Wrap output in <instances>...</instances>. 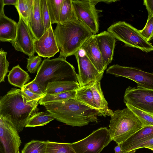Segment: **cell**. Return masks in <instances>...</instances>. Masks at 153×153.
Listing matches in <instances>:
<instances>
[{"label":"cell","mask_w":153,"mask_h":153,"mask_svg":"<svg viewBox=\"0 0 153 153\" xmlns=\"http://www.w3.org/2000/svg\"><path fill=\"white\" fill-rule=\"evenodd\" d=\"M40 100L29 101L20 89L12 88L1 98L0 115L10 121L20 132L30 118L38 112Z\"/></svg>","instance_id":"1"},{"label":"cell","mask_w":153,"mask_h":153,"mask_svg":"<svg viewBox=\"0 0 153 153\" xmlns=\"http://www.w3.org/2000/svg\"><path fill=\"white\" fill-rule=\"evenodd\" d=\"M57 120L73 126L81 127L97 122L102 115L98 111L84 105L76 98L42 105Z\"/></svg>","instance_id":"2"},{"label":"cell","mask_w":153,"mask_h":153,"mask_svg":"<svg viewBox=\"0 0 153 153\" xmlns=\"http://www.w3.org/2000/svg\"><path fill=\"white\" fill-rule=\"evenodd\" d=\"M54 32L60 52L59 57L66 59L74 55L93 35L79 20L57 24Z\"/></svg>","instance_id":"3"},{"label":"cell","mask_w":153,"mask_h":153,"mask_svg":"<svg viewBox=\"0 0 153 153\" xmlns=\"http://www.w3.org/2000/svg\"><path fill=\"white\" fill-rule=\"evenodd\" d=\"M77 75L72 65L66 59L59 57L51 59H44L34 80L45 92L50 83L58 81H73L78 82Z\"/></svg>","instance_id":"4"},{"label":"cell","mask_w":153,"mask_h":153,"mask_svg":"<svg viewBox=\"0 0 153 153\" xmlns=\"http://www.w3.org/2000/svg\"><path fill=\"white\" fill-rule=\"evenodd\" d=\"M108 130L111 140L120 144L142 128V123L128 108L117 109L113 112Z\"/></svg>","instance_id":"5"},{"label":"cell","mask_w":153,"mask_h":153,"mask_svg":"<svg viewBox=\"0 0 153 153\" xmlns=\"http://www.w3.org/2000/svg\"><path fill=\"white\" fill-rule=\"evenodd\" d=\"M107 31L126 46L147 53L153 51V45L143 36L140 30L124 21H119L111 25Z\"/></svg>","instance_id":"6"},{"label":"cell","mask_w":153,"mask_h":153,"mask_svg":"<svg viewBox=\"0 0 153 153\" xmlns=\"http://www.w3.org/2000/svg\"><path fill=\"white\" fill-rule=\"evenodd\" d=\"M111 141L108 129L101 127L72 145L76 153H100Z\"/></svg>","instance_id":"7"},{"label":"cell","mask_w":153,"mask_h":153,"mask_svg":"<svg viewBox=\"0 0 153 153\" xmlns=\"http://www.w3.org/2000/svg\"><path fill=\"white\" fill-rule=\"evenodd\" d=\"M101 0H72L77 19L83 24L94 35L99 32L100 11L95 7Z\"/></svg>","instance_id":"8"},{"label":"cell","mask_w":153,"mask_h":153,"mask_svg":"<svg viewBox=\"0 0 153 153\" xmlns=\"http://www.w3.org/2000/svg\"><path fill=\"white\" fill-rule=\"evenodd\" d=\"M106 73L116 76H122L137 83V87L153 90V73H150L139 68L115 64L110 66Z\"/></svg>","instance_id":"9"},{"label":"cell","mask_w":153,"mask_h":153,"mask_svg":"<svg viewBox=\"0 0 153 153\" xmlns=\"http://www.w3.org/2000/svg\"><path fill=\"white\" fill-rule=\"evenodd\" d=\"M78 65V82L80 87L92 85L100 81L103 73H100L81 48L75 54Z\"/></svg>","instance_id":"10"},{"label":"cell","mask_w":153,"mask_h":153,"mask_svg":"<svg viewBox=\"0 0 153 153\" xmlns=\"http://www.w3.org/2000/svg\"><path fill=\"white\" fill-rule=\"evenodd\" d=\"M123 101L125 104L153 114V90L128 86L125 90Z\"/></svg>","instance_id":"11"},{"label":"cell","mask_w":153,"mask_h":153,"mask_svg":"<svg viewBox=\"0 0 153 153\" xmlns=\"http://www.w3.org/2000/svg\"><path fill=\"white\" fill-rule=\"evenodd\" d=\"M19 132L10 121L0 115V140L4 153H18L21 143Z\"/></svg>","instance_id":"12"},{"label":"cell","mask_w":153,"mask_h":153,"mask_svg":"<svg viewBox=\"0 0 153 153\" xmlns=\"http://www.w3.org/2000/svg\"><path fill=\"white\" fill-rule=\"evenodd\" d=\"M34 40L28 26L19 16L16 38L11 43L12 46L16 51L22 52L28 56H31L36 53Z\"/></svg>","instance_id":"13"},{"label":"cell","mask_w":153,"mask_h":153,"mask_svg":"<svg viewBox=\"0 0 153 153\" xmlns=\"http://www.w3.org/2000/svg\"><path fill=\"white\" fill-rule=\"evenodd\" d=\"M36 52L44 58H50L59 52L52 25L38 39L34 40Z\"/></svg>","instance_id":"14"},{"label":"cell","mask_w":153,"mask_h":153,"mask_svg":"<svg viewBox=\"0 0 153 153\" xmlns=\"http://www.w3.org/2000/svg\"><path fill=\"white\" fill-rule=\"evenodd\" d=\"M95 36L106 69L113 59L116 39L107 31L102 32Z\"/></svg>","instance_id":"15"},{"label":"cell","mask_w":153,"mask_h":153,"mask_svg":"<svg viewBox=\"0 0 153 153\" xmlns=\"http://www.w3.org/2000/svg\"><path fill=\"white\" fill-rule=\"evenodd\" d=\"M81 48L98 71L100 73H104L106 69L95 35L88 39Z\"/></svg>","instance_id":"16"},{"label":"cell","mask_w":153,"mask_h":153,"mask_svg":"<svg viewBox=\"0 0 153 153\" xmlns=\"http://www.w3.org/2000/svg\"><path fill=\"white\" fill-rule=\"evenodd\" d=\"M153 138V126H143L126 140L120 144L122 153L131 151L137 145Z\"/></svg>","instance_id":"17"},{"label":"cell","mask_w":153,"mask_h":153,"mask_svg":"<svg viewBox=\"0 0 153 153\" xmlns=\"http://www.w3.org/2000/svg\"><path fill=\"white\" fill-rule=\"evenodd\" d=\"M17 23L0 13V41L12 42L15 40L17 32Z\"/></svg>","instance_id":"18"},{"label":"cell","mask_w":153,"mask_h":153,"mask_svg":"<svg viewBox=\"0 0 153 153\" xmlns=\"http://www.w3.org/2000/svg\"><path fill=\"white\" fill-rule=\"evenodd\" d=\"M40 0H35L33 13L28 26L34 40L39 39L44 33V27L40 9Z\"/></svg>","instance_id":"19"},{"label":"cell","mask_w":153,"mask_h":153,"mask_svg":"<svg viewBox=\"0 0 153 153\" xmlns=\"http://www.w3.org/2000/svg\"><path fill=\"white\" fill-rule=\"evenodd\" d=\"M91 89L96 105L102 116L104 117L112 116L113 111L108 107L101 89L100 81L94 83L91 86Z\"/></svg>","instance_id":"20"},{"label":"cell","mask_w":153,"mask_h":153,"mask_svg":"<svg viewBox=\"0 0 153 153\" xmlns=\"http://www.w3.org/2000/svg\"><path fill=\"white\" fill-rule=\"evenodd\" d=\"M79 87L78 82L73 81H58L49 83L44 93L51 95L76 90Z\"/></svg>","instance_id":"21"},{"label":"cell","mask_w":153,"mask_h":153,"mask_svg":"<svg viewBox=\"0 0 153 153\" xmlns=\"http://www.w3.org/2000/svg\"><path fill=\"white\" fill-rule=\"evenodd\" d=\"M8 81L11 85L21 88L30 79L29 74L18 65L9 72Z\"/></svg>","instance_id":"22"},{"label":"cell","mask_w":153,"mask_h":153,"mask_svg":"<svg viewBox=\"0 0 153 153\" xmlns=\"http://www.w3.org/2000/svg\"><path fill=\"white\" fill-rule=\"evenodd\" d=\"M35 0H17L15 6L19 15L27 25L32 18Z\"/></svg>","instance_id":"23"},{"label":"cell","mask_w":153,"mask_h":153,"mask_svg":"<svg viewBox=\"0 0 153 153\" xmlns=\"http://www.w3.org/2000/svg\"><path fill=\"white\" fill-rule=\"evenodd\" d=\"M59 24L78 20L72 2V0H64L60 9Z\"/></svg>","instance_id":"24"},{"label":"cell","mask_w":153,"mask_h":153,"mask_svg":"<svg viewBox=\"0 0 153 153\" xmlns=\"http://www.w3.org/2000/svg\"><path fill=\"white\" fill-rule=\"evenodd\" d=\"M91 86L79 87L76 90L75 98L84 105L99 111L94 99Z\"/></svg>","instance_id":"25"},{"label":"cell","mask_w":153,"mask_h":153,"mask_svg":"<svg viewBox=\"0 0 153 153\" xmlns=\"http://www.w3.org/2000/svg\"><path fill=\"white\" fill-rule=\"evenodd\" d=\"M55 119L48 111H42L32 117L26 124L25 127H33L46 125Z\"/></svg>","instance_id":"26"},{"label":"cell","mask_w":153,"mask_h":153,"mask_svg":"<svg viewBox=\"0 0 153 153\" xmlns=\"http://www.w3.org/2000/svg\"><path fill=\"white\" fill-rule=\"evenodd\" d=\"M46 153H76L72 143H61L47 140Z\"/></svg>","instance_id":"27"},{"label":"cell","mask_w":153,"mask_h":153,"mask_svg":"<svg viewBox=\"0 0 153 153\" xmlns=\"http://www.w3.org/2000/svg\"><path fill=\"white\" fill-rule=\"evenodd\" d=\"M76 90H75L56 94L46 95L40 99L39 104L42 105L45 103L60 102L75 98Z\"/></svg>","instance_id":"28"},{"label":"cell","mask_w":153,"mask_h":153,"mask_svg":"<svg viewBox=\"0 0 153 153\" xmlns=\"http://www.w3.org/2000/svg\"><path fill=\"white\" fill-rule=\"evenodd\" d=\"M64 0H46L51 24L59 23L60 9Z\"/></svg>","instance_id":"29"},{"label":"cell","mask_w":153,"mask_h":153,"mask_svg":"<svg viewBox=\"0 0 153 153\" xmlns=\"http://www.w3.org/2000/svg\"><path fill=\"white\" fill-rule=\"evenodd\" d=\"M46 141L33 140L25 144L21 153H46Z\"/></svg>","instance_id":"30"},{"label":"cell","mask_w":153,"mask_h":153,"mask_svg":"<svg viewBox=\"0 0 153 153\" xmlns=\"http://www.w3.org/2000/svg\"><path fill=\"white\" fill-rule=\"evenodd\" d=\"M127 108L132 111L140 120L143 126H153V116L128 104H125Z\"/></svg>","instance_id":"31"},{"label":"cell","mask_w":153,"mask_h":153,"mask_svg":"<svg viewBox=\"0 0 153 153\" xmlns=\"http://www.w3.org/2000/svg\"><path fill=\"white\" fill-rule=\"evenodd\" d=\"M40 9L41 16L44 23L45 33L52 25L48 8L46 0H40Z\"/></svg>","instance_id":"32"},{"label":"cell","mask_w":153,"mask_h":153,"mask_svg":"<svg viewBox=\"0 0 153 153\" xmlns=\"http://www.w3.org/2000/svg\"><path fill=\"white\" fill-rule=\"evenodd\" d=\"M7 53L2 48L0 51V83L4 82V79L8 72L9 62L6 59Z\"/></svg>","instance_id":"33"},{"label":"cell","mask_w":153,"mask_h":153,"mask_svg":"<svg viewBox=\"0 0 153 153\" xmlns=\"http://www.w3.org/2000/svg\"><path fill=\"white\" fill-rule=\"evenodd\" d=\"M140 32L147 41L153 39V16L148 14L145 25Z\"/></svg>","instance_id":"34"},{"label":"cell","mask_w":153,"mask_h":153,"mask_svg":"<svg viewBox=\"0 0 153 153\" xmlns=\"http://www.w3.org/2000/svg\"><path fill=\"white\" fill-rule=\"evenodd\" d=\"M27 68L30 73H35L37 71L42 61L40 56L34 55L29 56L27 59Z\"/></svg>","instance_id":"35"},{"label":"cell","mask_w":153,"mask_h":153,"mask_svg":"<svg viewBox=\"0 0 153 153\" xmlns=\"http://www.w3.org/2000/svg\"><path fill=\"white\" fill-rule=\"evenodd\" d=\"M23 87L34 93L41 95L45 94L40 86L35 82L34 79Z\"/></svg>","instance_id":"36"},{"label":"cell","mask_w":153,"mask_h":153,"mask_svg":"<svg viewBox=\"0 0 153 153\" xmlns=\"http://www.w3.org/2000/svg\"><path fill=\"white\" fill-rule=\"evenodd\" d=\"M20 89L23 95L29 101L40 100L46 95L45 94L41 95L34 93L23 87Z\"/></svg>","instance_id":"37"},{"label":"cell","mask_w":153,"mask_h":153,"mask_svg":"<svg viewBox=\"0 0 153 153\" xmlns=\"http://www.w3.org/2000/svg\"><path fill=\"white\" fill-rule=\"evenodd\" d=\"M153 146V138L149 140H147L143 143H141L132 148L131 150L135 149L145 148L146 147Z\"/></svg>","instance_id":"38"},{"label":"cell","mask_w":153,"mask_h":153,"mask_svg":"<svg viewBox=\"0 0 153 153\" xmlns=\"http://www.w3.org/2000/svg\"><path fill=\"white\" fill-rule=\"evenodd\" d=\"M143 4L146 6L148 13L153 16V0H144Z\"/></svg>","instance_id":"39"},{"label":"cell","mask_w":153,"mask_h":153,"mask_svg":"<svg viewBox=\"0 0 153 153\" xmlns=\"http://www.w3.org/2000/svg\"><path fill=\"white\" fill-rule=\"evenodd\" d=\"M17 0H3L4 4L5 5H13L15 6Z\"/></svg>","instance_id":"40"},{"label":"cell","mask_w":153,"mask_h":153,"mask_svg":"<svg viewBox=\"0 0 153 153\" xmlns=\"http://www.w3.org/2000/svg\"><path fill=\"white\" fill-rule=\"evenodd\" d=\"M115 153H122V150L120 144H118L114 148Z\"/></svg>","instance_id":"41"},{"label":"cell","mask_w":153,"mask_h":153,"mask_svg":"<svg viewBox=\"0 0 153 153\" xmlns=\"http://www.w3.org/2000/svg\"><path fill=\"white\" fill-rule=\"evenodd\" d=\"M4 6L3 0H0V13L4 12Z\"/></svg>","instance_id":"42"},{"label":"cell","mask_w":153,"mask_h":153,"mask_svg":"<svg viewBox=\"0 0 153 153\" xmlns=\"http://www.w3.org/2000/svg\"><path fill=\"white\" fill-rule=\"evenodd\" d=\"M136 149L127 152L123 153H135L136 151Z\"/></svg>","instance_id":"43"},{"label":"cell","mask_w":153,"mask_h":153,"mask_svg":"<svg viewBox=\"0 0 153 153\" xmlns=\"http://www.w3.org/2000/svg\"><path fill=\"white\" fill-rule=\"evenodd\" d=\"M145 148L149 149L153 151V146H152L146 147Z\"/></svg>","instance_id":"44"},{"label":"cell","mask_w":153,"mask_h":153,"mask_svg":"<svg viewBox=\"0 0 153 153\" xmlns=\"http://www.w3.org/2000/svg\"><path fill=\"white\" fill-rule=\"evenodd\" d=\"M149 114L153 116V114Z\"/></svg>","instance_id":"45"},{"label":"cell","mask_w":153,"mask_h":153,"mask_svg":"<svg viewBox=\"0 0 153 153\" xmlns=\"http://www.w3.org/2000/svg\"><path fill=\"white\" fill-rule=\"evenodd\" d=\"M18 153H20V152L19 151Z\"/></svg>","instance_id":"46"}]
</instances>
